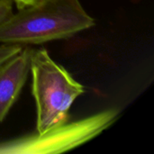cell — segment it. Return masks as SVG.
Returning a JSON list of instances; mask_svg holds the SVG:
<instances>
[{
	"mask_svg": "<svg viewBox=\"0 0 154 154\" xmlns=\"http://www.w3.org/2000/svg\"><path fill=\"white\" fill-rule=\"evenodd\" d=\"M94 25L79 0H38L0 23V42L41 44L69 38Z\"/></svg>",
	"mask_w": 154,
	"mask_h": 154,
	"instance_id": "cell-1",
	"label": "cell"
},
{
	"mask_svg": "<svg viewBox=\"0 0 154 154\" xmlns=\"http://www.w3.org/2000/svg\"><path fill=\"white\" fill-rule=\"evenodd\" d=\"M30 70L37 111L36 130L43 134L68 123L71 105L85 89L45 49L31 50Z\"/></svg>",
	"mask_w": 154,
	"mask_h": 154,
	"instance_id": "cell-2",
	"label": "cell"
},
{
	"mask_svg": "<svg viewBox=\"0 0 154 154\" xmlns=\"http://www.w3.org/2000/svg\"><path fill=\"white\" fill-rule=\"evenodd\" d=\"M118 111L110 109L64 125L43 134L1 143L0 153H58L69 151L96 137L116 122Z\"/></svg>",
	"mask_w": 154,
	"mask_h": 154,
	"instance_id": "cell-3",
	"label": "cell"
},
{
	"mask_svg": "<svg viewBox=\"0 0 154 154\" xmlns=\"http://www.w3.org/2000/svg\"><path fill=\"white\" fill-rule=\"evenodd\" d=\"M31 49H23L0 67V123L17 100L30 72Z\"/></svg>",
	"mask_w": 154,
	"mask_h": 154,
	"instance_id": "cell-4",
	"label": "cell"
},
{
	"mask_svg": "<svg viewBox=\"0 0 154 154\" xmlns=\"http://www.w3.org/2000/svg\"><path fill=\"white\" fill-rule=\"evenodd\" d=\"M23 50L22 45L4 43L0 46V67Z\"/></svg>",
	"mask_w": 154,
	"mask_h": 154,
	"instance_id": "cell-5",
	"label": "cell"
},
{
	"mask_svg": "<svg viewBox=\"0 0 154 154\" xmlns=\"http://www.w3.org/2000/svg\"><path fill=\"white\" fill-rule=\"evenodd\" d=\"M13 0H0V23L13 14Z\"/></svg>",
	"mask_w": 154,
	"mask_h": 154,
	"instance_id": "cell-6",
	"label": "cell"
},
{
	"mask_svg": "<svg viewBox=\"0 0 154 154\" xmlns=\"http://www.w3.org/2000/svg\"><path fill=\"white\" fill-rule=\"evenodd\" d=\"M15 4H16V6L19 8H22V7H24L28 5H31L38 0H13Z\"/></svg>",
	"mask_w": 154,
	"mask_h": 154,
	"instance_id": "cell-7",
	"label": "cell"
}]
</instances>
